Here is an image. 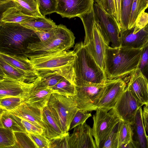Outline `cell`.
<instances>
[{
	"label": "cell",
	"mask_w": 148,
	"mask_h": 148,
	"mask_svg": "<svg viewBox=\"0 0 148 148\" xmlns=\"http://www.w3.org/2000/svg\"><path fill=\"white\" fill-rule=\"evenodd\" d=\"M84 46L98 64L104 70L106 50L109 45L102 35L95 20L93 25L92 38Z\"/></svg>",
	"instance_id": "obj_14"
},
{
	"label": "cell",
	"mask_w": 148,
	"mask_h": 148,
	"mask_svg": "<svg viewBox=\"0 0 148 148\" xmlns=\"http://www.w3.org/2000/svg\"><path fill=\"white\" fill-rule=\"evenodd\" d=\"M0 100V108L8 111L15 110L24 101L21 98L14 97H5Z\"/></svg>",
	"instance_id": "obj_37"
},
{
	"label": "cell",
	"mask_w": 148,
	"mask_h": 148,
	"mask_svg": "<svg viewBox=\"0 0 148 148\" xmlns=\"http://www.w3.org/2000/svg\"><path fill=\"white\" fill-rule=\"evenodd\" d=\"M119 123L100 143L98 148H118Z\"/></svg>",
	"instance_id": "obj_34"
},
{
	"label": "cell",
	"mask_w": 148,
	"mask_h": 148,
	"mask_svg": "<svg viewBox=\"0 0 148 148\" xmlns=\"http://www.w3.org/2000/svg\"><path fill=\"white\" fill-rule=\"evenodd\" d=\"M73 50L76 54L72 66L74 78L95 83H105L107 78L104 70L85 48L83 42L76 43Z\"/></svg>",
	"instance_id": "obj_4"
},
{
	"label": "cell",
	"mask_w": 148,
	"mask_h": 148,
	"mask_svg": "<svg viewBox=\"0 0 148 148\" xmlns=\"http://www.w3.org/2000/svg\"><path fill=\"white\" fill-rule=\"evenodd\" d=\"M5 3L7 8L15 7L26 15L35 17H43L38 9L37 0H8Z\"/></svg>",
	"instance_id": "obj_22"
},
{
	"label": "cell",
	"mask_w": 148,
	"mask_h": 148,
	"mask_svg": "<svg viewBox=\"0 0 148 148\" xmlns=\"http://www.w3.org/2000/svg\"><path fill=\"white\" fill-rule=\"evenodd\" d=\"M73 81L76 93L71 97L77 107L88 112L96 110L106 92V83H95L74 78Z\"/></svg>",
	"instance_id": "obj_6"
},
{
	"label": "cell",
	"mask_w": 148,
	"mask_h": 148,
	"mask_svg": "<svg viewBox=\"0 0 148 148\" xmlns=\"http://www.w3.org/2000/svg\"><path fill=\"white\" fill-rule=\"evenodd\" d=\"M0 127H4L14 132H27L19 118L11 112L0 108Z\"/></svg>",
	"instance_id": "obj_24"
},
{
	"label": "cell",
	"mask_w": 148,
	"mask_h": 148,
	"mask_svg": "<svg viewBox=\"0 0 148 148\" xmlns=\"http://www.w3.org/2000/svg\"><path fill=\"white\" fill-rule=\"evenodd\" d=\"M39 41L36 32L21 24L0 23V52L25 56L29 45Z\"/></svg>",
	"instance_id": "obj_3"
},
{
	"label": "cell",
	"mask_w": 148,
	"mask_h": 148,
	"mask_svg": "<svg viewBox=\"0 0 148 148\" xmlns=\"http://www.w3.org/2000/svg\"><path fill=\"white\" fill-rule=\"evenodd\" d=\"M93 9L96 22L106 42L108 45L111 42L112 47H119L121 31L115 17L97 3H94Z\"/></svg>",
	"instance_id": "obj_7"
},
{
	"label": "cell",
	"mask_w": 148,
	"mask_h": 148,
	"mask_svg": "<svg viewBox=\"0 0 148 148\" xmlns=\"http://www.w3.org/2000/svg\"><path fill=\"white\" fill-rule=\"evenodd\" d=\"M144 29L146 30L147 31H148V23L144 27Z\"/></svg>",
	"instance_id": "obj_51"
},
{
	"label": "cell",
	"mask_w": 148,
	"mask_h": 148,
	"mask_svg": "<svg viewBox=\"0 0 148 148\" xmlns=\"http://www.w3.org/2000/svg\"><path fill=\"white\" fill-rule=\"evenodd\" d=\"M148 23V14L142 13L138 18L135 24L134 32L136 33L144 28Z\"/></svg>",
	"instance_id": "obj_44"
},
{
	"label": "cell",
	"mask_w": 148,
	"mask_h": 148,
	"mask_svg": "<svg viewBox=\"0 0 148 148\" xmlns=\"http://www.w3.org/2000/svg\"><path fill=\"white\" fill-rule=\"evenodd\" d=\"M145 1L148 6V0H145Z\"/></svg>",
	"instance_id": "obj_54"
},
{
	"label": "cell",
	"mask_w": 148,
	"mask_h": 148,
	"mask_svg": "<svg viewBox=\"0 0 148 148\" xmlns=\"http://www.w3.org/2000/svg\"><path fill=\"white\" fill-rule=\"evenodd\" d=\"M27 134L36 148H49V140L44 134Z\"/></svg>",
	"instance_id": "obj_41"
},
{
	"label": "cell",
	"mask_w": 148,
	"mask_h": 148,
	"mask_svg": "<svg viewBox=\"0 0 148 148\" xmlns=\"http://www.w3.org/2000/svg\"><path fill=\"white\" fill-rule=\"evenodd\" d=\"M128 87L143 105L148 103V79L137 69L131 74Z\"/></svg>",
	"instance_id": "obj_17"
},
{
	"label": "cell",
	"mask_w": 148,
	"mask_h": 148,
	"mask_svg": "<svg viewBox=\"0 0 148 148\" xmlns=\"http://www.w3.org/2000/svg\"><path fill=\"white\" fill-rule=\"evenodd\" d=\"M35 17L24 14L15 7H10L2 11L0 15V23L21 24Z\"/></svg>",
	"instance_id": "obj_23"
},
{
	"label": "cell",
	"mask_w": 148,
	"mask_h": 148,
	"mask_svg": "<svg viewBox=\"0 0 148 148\" xmlns=\"http://www.w3.org/2000/svg\"><path fill=\"white\" fill-rule=\"evenodd\" d=\"M53 38L46 42L39 41L29 44L26 55L66 51L73 47L75 37L73 32L62 25H57Z\"/></svg>",
	"instance_id": "obj_5"
},
{
	"label": "cell",
	"mask_w": 148,
	"mask_h": 148,
	"mask_svg": "<svg viewBox=\"0 0 148 148\" xmlns=\"http://www.w3.org/2000/svg\"><path fill=\"white\" fill-rule=\"evenodd\" d=\"M94 1L99 4H100L101 0H94Z\"/></svg>",
	"instance_id": "obj_52"
},
{
	"label": "cell",
	"mask_w": 148,
	"mask_h": 148,
	"mask_svg": "<svg viewBox=\"0 0 148 148\" xmlns=\"http://www.w3.org/2000/svg\"><path fill=\"white\" fill-rule=\"evenodd\" d=\"M56 12L63 18H69L80 16L93 9L94 0H57Z\"/></svg>",
	"instance_id": "obj_12"
},
{
	"label": "cell",
	"mask_w": 148,
	"mask_h": 148,
	"mask_svg": "<svg viewBox=\"0 0 148 148\" xmlns=\"http://www.w3.org/2000/svg\"><path fill=\"white\" fill-rule=\"evenodd\" d=\"M73 80V79L64 78L50 89L53 93L71 97L74 96L76 93Z\"/></svg>",
	"instance_id": "obj_29"
},
{
	"label": "cell",
	"mask_w": 148,
	"mask_h": 148,
	"mask_svg": "<svg viewBox=\"0 0 148 148\" xmlns=\"http://www.w3.org/2000/svg\"><path fill=\"white\" fill-rule=\"evenodd\" d=\"M55 28L47 31L36 32L40 41L42 42H46L51 39L55 34Z\"/></svg>",
	"instance_id": "obj_46"
},
{
	"label": "cell",
	"mask_w": 148,
	"mask_h": 148,
	"mask_svg": "<svg viewBox=\"0 0 148 148\" xmlns=\"http://www.w3.org/2000/svg\"><path fill=\"white\" fill-rule=\"evenodd\" d=\"M143 117L145 128L147 133L148 139V112L145 106L143 112Z\"/></svg>",
	"instance_id": "obj_48"
},
{
	"label": "cell",
	"mask_w": 148,
	"mask_h": 148,
	"mask_svg": "<svg viewBox=\"0 0 148 148\" xmlns=\"http://www.w3.org/2000/svg\"><path fill=\"white\" fill-rule=\"evenodd\" d=\"M93 116L92 134L97 147L121 120L113 108L110 110L98 108Z\"/></svg>",
	"instance_id": "obj_10"
},
{
	"label": "cell",
	"mask_w": 148,
	"mask_h": 148,
	"mask_svg": "<svg viewBox=\"0 0 148 148\" xmlns=\"http://www.w3.org/2000/svg\"><path fill=\"white\" fill-rule=\"evenodd\" d=\"M107 13L113 15L115 18L116 13L114 0H101L99 4Z\"/></svg>",
	"instance_id": "obj_45"
},
{
	"label": "cell",
	"mask_w": 148,
	"mask_h": 148,
	"mask_svg": "<svg viewBox=\"0 0 148 148\" xmlns=\"http://www.w3.org/2000/svg\"><path fill=\"white\" fill-rule=\"evenodd\" d=\"M69 133L68 132L60 137L49 140V148H69Z\"/></svg>",
	"instance_id": "obj_43"
},
{
	"label": "cell",
	"mask_w": 148,
	"mask_h": 148,
	"mask_svg": "<svg viewBox=\"0 0 148 148\" xmlns=\"http://www.w3.org/2000/svg\"><path fill=\"white\" fill-rule=\"evenodd\" d=\"M39 80L36 86V87L51 89L65 77L60 75L54 74L42 77H39Z\"/></svg>",
	"instance_id": "obj_35"
},
{
	"label": "cell",
	"mask_w": 148,
	"mask_h": 148,
	"mask_svg": "<svg viewBox=\"0 0 148 148\" xmlns=\"http://www.w3.org/2000/svg\"><path fill=\"white\" fill-rule=\"evenodd\" d=\"M134 134L132 124L121 119L119 123L118 148L121 145L127 144L132 140Z\"/></svg>",
	"instance_id": "obj_28"
},
{
	"label": "cell",
	"mask_w": 148,
	"mask_h": 148,
	"mask_svg": "<svg viewBox=\"0 0 148 148\" xmlns=\"http://www.w3.org/2000/svg\"><path fill=\"white\" fill-rule=\"evenodd\" d=\"M38 9L41 15L45 17L46 15L56 12L57 0H37Z\"/></svg>",
	"instance_id": "obj_36"
},
{
	"label": "cell",
	"mask_w": 148,
	"mask_h": 148,
	"mask_svg": "<svg viewBox=\"0 0 148 148\" xmlns=\"http://www.w3.org/2000/svg\"><path fill=\"white\" fill-rule=\"evenodd\" d=\"M137 69L148 79V42L142 48L141 58Z\"/></svg>",
	"instance_id": "obj_39"
},
{
	"label": "cell",
	"mask_w": 148,
	"mask_h": 148,
	"mask_svg": "<svg viewBox=\"0 0 148 148\" xmlns=\"http://www.w3.org/2000/svg\"><path fill=\"white\" fill-rule=\"evenodd\" d=\"M143 112L140 107L137 112L132 125L139 147L148 148V139L143 123Z\"/></svg>",
	"instance_id": "obj_25"
},
{
	"label": "cell",
	"mask_w": 148,
	"mask_h": 148,
	"mask_svg": "<svg viewBox=\"0 0 148 148\" xmlns=\"http://www.w3.org/2000/svg\"><path fill=\"white\" fill-rule=\"evenodd\" d=\"M0 71V99L7 97H18L24 100L35 88L39 79L31 83L15 79Z\"/></svg>",
	"instance_id": "obj_9"
},
{
	"label": "cell",
	"mask_w": 148,
	"mask_h": 148,
	"mask_svg": "<svg viewBox=\"0 0 148 148\" xmlns=\"http://www.w3.org/2000/svg\"><path fill=\"white\" fill-rule=\"evenodd\" d=\"M0 58L15 68L39 77L29 59L26 55L9 54L0 52Z\"/></svg>",
	"instance_id": "obj_21"
},
{
	"label": "cell",
	"mask_w": 148,
	"mask_h": 148,
	"mask_svg": "<svg viewBox=\"0 0 148 148\" xmlns=\"http://www.w3.org/2000/svg\"><path fill=\"white\" fill-rule=\"evenodd\" d=\"M16 139L15 145L12 148H36V146L25 132H14Z\"/></svg>",
	"instance_id": "obj_38"
},
{
	"label": "cell",
	"mask_w": 148,
	"mask_h": 148,
	"mask_svg": "<svg viewBox=\"0 0 148 148\" xmlns=\"http://www.w3.org/2000/svg\"><path fill=\"white\" fill-rule=\"evenodd\" d=\"M0 148H11L15 144L16 139L12 130L0 127Z\"/></svg>",
	"instance_id": "obj_33"
},
{
	"label": "cell",
	"mask_w": 148,
	"mask_h": 148,
	"mask_svg": "<svg viewBox=\"0 0 148 148\" xmlns=\"http://www.w3.org/2000/svg\"><path fill=\"white\" fill-rule=\"evenodd\" d=\"M25 128L27 133L34 134H43L45 130L42 127L18 117Z\"/></svg>",
	"instance_id": "obj_42"
},
{
	"label": "cell",
	"mask_w": 148,
	"mask_h": 148,
	"mask_svg": "<svg viewBox=\"0 0 148 148\" xmlns=\"http://www.w3.org/2000/svg\"><path fill=\"white\" fill-rule=\"evenodd\" d=\"M133 0H121V31L128 28Z\"/></svg>",
	"instance_id": "obj_32"
},
{
	"label": "cell",
	"mask_w": 148,
	"mask_h": 148,
	"mask_svg": "<svg viewBox=\"0 0 148 148\" xmlns=\"http://www.w3.org/2000/svg\"><path fill=\"white\" fill-rule=\"evenodd\" d=\"M88 112L80 109H79L71 123L69 131L84 123L89 117L91 116L92 114Z\"/></svg>",
	"instance_id": "obj_40"
},
{
	"label": "cell",
	"mask_w": 148,
	"mask_h": 148,
	"mask_svg": "<svg viewBox=\"0 0 148 148\" xmlns=\"http://www.w3.org/2000/svg\"><path fill=\"white\" fill-rule=\"evenodd\" d=\"M50 89L35 87L29 96L23 101V103L29 106L42 110L47 106L51 94Z\"/></svg>",
	"instance_id": "obj_20"
},
{
	"label": "cell",
	"mask_w": 148,
	"mask_h": 148,
	"mask_svg": "<svg viewBox=\"0 0 148 148\" xmlns=\"http://www.w3.org/2000/svg\"><path fill=\"white\" fill-rule=\"evenodd\" d=\"M0 69L15 79L27 82H33L38 77L12 66L1 58Z\"/></svg>",
	"instance_id": "obj_26"
},
{
	"label": "cell",
	"mask_w": 148,
	"mask_h": 148,
	"mask_svg": "<svg viewBox=\"0 0 148 148\" xmlns=\"http://www.w3.org/2000/svg\"><path fill=\"white\" fill-rule=\"evenodd\" d=\"M85 31V36L83 44L87 45L92 38L93 25L95 19L93 9L90 12L80 16Z\"/></svg>",
	"instance_id": "obj_30"
},
{
	"label": "cell",
	"mask_w": 148,
	"mask_h": 148,
	"mask_svg": "<svg viewBox=\"0 0 148 148\" xmlns=\"http://www.w3.org/2000/svg\"><path fill=\"white\" fill-rule=\"evenodd\" d=\"M42 110L23 103L15 110L8 112L19 117L40 126L45 131V125L42 120Z\"/></svg>",
	"instance_id": "obj_19"
},
{
	"label": "cell",
	"mask_w": 148,
	"mask_h": 148,
	"mask_svg": "<svg viewBox=\"0 0 148 148\" xmlns=\"http://www.w3.org/2000/svg\"><path fill=\"white\" fill-rule=\"evenodd\" d=\"M148 7L145 0H133L128 29L135 26L138 17Z\"/></svg>",
	"instance_id": "obj_31"
},
{
	"label": "cell",
	"mask_w": 148,
	"mask_h": 148,
	"mask_svg": "<svg viewBox=\"0 0 148 148\" xmlns=\"http://www.w3.org/2000/svg\"><path fill=\"white\" fill-rule=\"evenodd\" d=\"M142 48L119 47H107L106 50L104 70L107 79L123 78L138 67Z\"/></svg>",
	"instance_id": "obj_2"
},
{
	"label": "cell",
	"mask_w": 148,
	"mask_h": 148,
	"mask_svg": "<svg viewBox=\"0 0 148 148\" xmlns=\"http://www.w3.org/2000/svg\"><path fill=\"white\" fill-rule=\"evenodd\" d=\"M139 147L138 143L137 141L132 140L129 143L122 145L119 148H136Z\"/></svg>",
	"instance_id": "obj_49"
},
{
	"label": "cell",
	"mask_w": 148,
	"mask_h": 148,
	"mask_svg": "<svg viewBox=\"0 0 148 148\" xmlns=\"http://www.w3.org/2000/svg\"><path fill=\"white\" fill-rule=\"evenodd\" d=\"M21 24L36 32L50 30L57 25L51 19L44 17H36Z\"/></svg>",
	"instance_id": "obj_27"
},
{
	"label": "cell",
	"mask_w": 148,
	"mask_h": 148,
	"mask_svg": "<svg viewBox=\"0 0 148 148\" xmlns=\"http://www.w3.org/2000/svg\"><path fill=\"white\" fill-rule=\"evenodd\" d=\"M42 120L45 126L43 134L49 140L59 138L66 133L63 132L58 116L53 108L47 106L43 108Z\"/></svg>",
	"instance_id": "obj_16"
},
{
	"label": "cell",
	"mask_w": 148,
	"mask_h": 148,
	"mask_svg": "<svg viewBox=\"0 0 148 148\" xmlns=\"http://www.w3.org/2000/svg\"><path fill=\"white\" fill-rule=\"evenodd\" d=\"M114 1L116 13L115 18L120 26L121 21V0H114Z\"/></svg>",
	"instance_id": "obj_47"
},
{
	"label": "cell",
	"mask_w": 148,
	"mask_h": 148,
	"mask_svg": "<svg viewBox=\"0 0 148 148\" xmlns=\"http://www.w3.org/2000/svg\"><path fill=\"white\" fill-rule=\"evenodd\" d=\"M38 73L42 77L54 74L73 79V64L76 58L74 50L26 55Z\"/></svg>",
	"instance_id": "obj_1"
},
{
	"label": "cell",
	"mask_w": 148,
	"mask_h": 148,
	"mask_svg": "<svg viewBox=\"0 0 148 148\" xmlns=\"http://www.w3.org/2000/svg\"><path fill=\"white\" fill-rule=\"evenodd\" d=\"M47 106L53 108L56 112L64 132H68L73 117L80 109L72 97L53 93Z\"/></svg>",
	"instance_id": "obj_8"
},
{
	"label": "cell",
	"mask_w": 148,
	"mask_h": 148,
	"mask_svg": "<svg viewBox=\"0 0 148 148\" xmlns=\"http://www.w3.org/2000/svg\"><path fill=\"white\" fill-rule=\"evenodd\" d=\"M135 26L121 31L120 47L142 48L148 43V31L143 28L134 33Z\"/></svg>",
	"instance_id": "obj_18"
},
{
	"label": "cell",
	"mask_w": 148,
	"mask_h": 148,
	"mask_svg": "<svg viewBox=\"0 0 148 148\" xmlns=\"http://www.w3.org/2000/svg\"><path fill=\"white\" fill-rule=\"evenodd\" d=\"M8 0H0V5L6 3Z\"/></svg>",
	"instance_id": "obj_50"
},
{
	"label": "cell",
	"mask_w": 148,
	"mask_h": 148,
	"mask_svg": "<svg viewBox=\"0 0 148 148\" xmlns=\"http://www.w3.org/2000/svg\"><path fill=\"white\" fill-rule=\"evenodd\" d=\"M145 106L146 110L148 112V103L145 104Z\"/></svg>",
	"instance_id": "obj_53"
},
{
	"label": "cell",
	"mask_w": 148,
	"mask_h": 148,
	"mask_svg": "<svg viewBox=\"0 0 148 148\" xmlns=\"http://www.w3.org/2000/svg\"><path fill=\"white\" fill-rule=\"evenodd\" d=\"M92 129L86 122L74 128L69 135V148H97Z\"/></svg>",
	"instance_id": "obj_15"
},
{
	"label": "cell",
	"mask_w": 148,
	"mask_h": 148,
	"mask_svg": "<svg viewBox=\"0 0 148 148\" xmlns=\"http://www.w3.org/2000/svg\"><path fill=\"white\" fill-rule=\"evenodd\" d=\"M143 105L127 87L112 108L121 119L132 124L137 110Z\"/></svg>",
	"instance_id": "obj_11"
},
{
	"label": "cell",
	"mask_w": 148,
	"mask_h": 148,
	"mask_svg": "<svg viewBox=\"0 0 148 148\" xmlns=\"http://www.w3.org/2000/svg\"><path fill=\"white\" fill-rule=\"evenodd\" d=\"M106 85V92L98 103L97 108L110 110L114 108L125 90L126 84L124 80L120 78L112 79H107Z\"/></svg>",
	"instance_id": "obj_13"
}]
</instances>
